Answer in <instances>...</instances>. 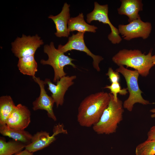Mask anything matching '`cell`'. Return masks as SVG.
I'll list each match as a JSON object with an SVG mask.
<instances>
[{
    "mask_svg": "<svg viewBox=\"0 0 155 155\" xmlns=\"http://www.w3.org/2000/svg\"><path fill=\"white\" fill-rule=\"evenodd\" d=\"M109 93L100 92L85 98L78 108L77 120L81 126L90 127L99 120L110 100Z\"/></svg>",
    "mask_w": 155,
    "mask_h": 155,
    "instance_id": "6da1fadb",
    "label": "cell"
},
{
    "mask_svg": "<svg viewBox=\"0 0 155 155\" xmlns=\"http://www.w3.org/2000/svg\"><path fill=\"white\" fill-rule=\"evenodd\" d=\"M152 49L146 55L138 49L120 50L112 58V61L119 66H126L136 70L140 75L146 77L151 69L155 65L152 55Z\"/></svg>",
    "mask_w": 155,
    "mask_h": 155,
    "instance_id": "7a4b0ae2",
    "label": "cell"
},
{
    "mask_svg": "<svg viewBox=\"0 0 155 155\" xmlns=\"http://www.w3.org/2000/svg\"><path fill=\"white\" fill-rule=\"evenodd\" d=\"M110 100L99 121L92 126L94 132L98 134H110L116 132L118 125L123 119L124 110L123 103L119 98L116 101L109 93Z\"/></svg>",
    "mask_w": 155,
    "mask_h": 155,
    "instance_id": "3957f363",
    "label": "cell"
},
{
    "mask_svg": "<svg viewBox=\"0 0 155 155\" xmlns=\"http://www.w3.org/2000/svg\"><path fill=\"white\" fill-rule=\"evenodd\" d=\"M116 71L121 74L125 79L127 88L129 93L128 98L123 103V108L131 112L134 104L139 103L146 105L150 103L142 97V92L140 89L138 84V78L140 75L136 70H131L121 66L117 68Z\"/></svg>",
    "mask_w": 155,
    "mask_h": 155,
    "instance_id": "277c9868",
    "label": "cell"
},
{
    "mask_svg": "<svg viewBox=\"0 0 155 155\" xmlns=\"http://www.w3.org/2000/svg\"><path fill=\"white\" fill-rule=\"evenodd\" d=\"M44 52L48 55V58L46 60L41 59L40 63L43 65H49L52 67L54 71L53 82H57L61 78L66 75V73L64 70L65 66L70 65L74 68H76L75 65L72 63L75 59L65 55L64 53L56 49L53 42L49 44L44 46Z\"/></svg>",
    "mask_w": 155,
    "mask_h": 155,
    "instance_id": "5b68a950",
    "label": "cell"
},
{
    "mask_svg": "<svg viewBox=\"0 0 155 155\" xmlns=\"http://www.w3.org/2000/svg\"><path fill=\"white\" fill-rule=\"evenodd\" d=\"M43 44V40L37 34L32 36L23 34L11 43V50L14 55L19 58L34 55L38 49Z\"/></svg>",
    "mask_w": 155,
    "mask_h": 155,
    "instance_id": "8992f818",
    "label": "cell"
},
{
    "mask_svg": "<svg viewBox=\"0 0 155 155\" xmlns=\"http://www.w3.org/2000/svg\"><path fill=\"white\" fill-rule=\"evenodd\" d=\"M152 28L150 22H144L141 18L133 20L126 25L119 24L118 26L119 34L127 40L140 37L143 39H146L150 36Z\"/></svg>",
    "mask_w": 155,
    "mask_h": 155,
    "instance_id": "52a82bcc",
    "label": "cell"
},
{
    "mask_svg": "<svg viewBox=\"0 0 155 155\" xmlns=\"http://www.w3.org/2000/svg\"><path fill=\"white\" fill-rule=\"evenodd\" d=\"M108 4L101 5L97 2H95L94 9L86 15L87 22L90 23L93 21H98L104 24L108 25L111 32L108 36V39L113 44H119L122 41V38L119 35L118 29L111 22L108 18Z\"/></svg>",
    "mask_w": 155,
    "mask_h": 155,
    "instance_id": "ba28073f",
    "label": "cell"
},
{
    "mask_svg": "<svg viewBox=\"0 0 155 155\" xmlns=\"http://www.w3.org/2000/svg\"><path fill=\"white\" fill-rule=\"evenodd\" d=\"M84 32H78L73 34L69 37L68 42L64 45L59 44L57 49L60 52L65 53L68 51L75 50L83 51L90 56L93 59V66L98 71H100L99 63L103 59L101 56L92 53L86 46L84 39Z\"/></svg>",
    "mask_w": 155,
    "mask_h": 155,
    "instance_id": "9c48e42d",
    "label": "cell"
},
{
    "mask_svg": "<svg viewBox=\"0 0 155 155\" xmlns=\"http://www.w3.org/2000/svg\"><path fill=\"white\" fill-rule=\"evenodd\" d=\"M61 133L67 134L68 133L64 129L63 125L60 123L54 126L51 136L50 133L46 131L37 132L33 135L31 143L26 146L25 149L32 153L42 150L55 141L56 135Z\"/></svg>",
    "mask_w": 155,
    "mask_h": 155,
    "instance_id": "30bf717a",
    "label": "cell"
},
{
    "mask_svg": "<svg viewBox=\"0 0 155 155\" xmlns=\"http://www.w3.org/2000/svg\"><path fill=\"white\" fill-rule=\"evenodd\" d=\"M76 78L75 75L64 76L57 82L56 85L52 83L49 79L44 80L46 84L48 85V90L52 93L51 96L57 107L63 104L65 94L68 88L74 84L73 80Z\"/></svg>",
    "mask_w": 155,
    "mask_h": 155,
    "instance_id": "8fae6325",
    "label": "cell"
},
{
    "mask_svg": "<svg viewBox=\"0 0 155 155\" xmlns=\"http://www.w3.org/2000/svg\"><path fill=\"white\" fill-rule=\"evenodd\" d=\"M32 78L38 84L40 89L39 96L32 103L33 110L34 111L38 110H45L49 117L54 121H56L57 119L53 110L55 102L52 97L48 95L45 90V82L35 76L32 77Z\"/></svg>",
    "mask_w": 155,
    "mask_h": 155,
    "instance_id": "7c38bea8",
    "label": "cell"
},
{
    "mask_svg": "<svg viewBox=\"0 0 155 155\" xmlns=\"http://www.w3.org/2000/svg\"><path fill=\"white\" fill-rule=\"evenodd\" d=\"M31 115L27 107L19 104L16 105L8 118L6 124L11 128L24 130L30 122Z\"/></svg>",
    "mask_w": 155,
    "mask_h": 155,
    "instance_id": "4fadbf2b",
    "label": "cell"
},
{
    "mask_svg": "<svg viewBox=\"0 0 155 155\" xmlns=\"http://www.w3.org/2000/svg\"><path fill=\"white\" fill-rule=\"evenodd\" d=\"M70 6L69 5L65 3L59 13L55 16L50 15L48 17L53 20L55 24L56 32L55 34L58 37H67L69 34L67 24L70 18Z\"/></svg>",
    "mask_w": 155,
    "mask_h": 155,
    "instance_id": "5bb4252c",
    "label": "cell"
},
{
    "mask_svg": "<svg viewBox=\"0 0 155 155\" xmlns=\"http://www.w3.org/2000/svg\"><path fill=\"white\" fill-rule=\"evenodd\" d=\"M120 1L121 6L117 9L119 14L127 16L129 23L141 18L138 13L143 10V4L142 0H121Z\"/></svg>",
    "mask_w": 155,
    "mask_h": 155,
    "instance_id": "9a60e30c",
    "label": "cell"
},
{
    "mask_svg": "<svg viewBox=\"0 0 155 155\" xmlns=\"http://www.w3.org/2000/svg\"><path fill=\"white\" fill-rule=\"evenodd\" d=\"M0 133L3 136L22 142L26 146L31 143L33 136L27 131L11 128L6 124L0 125Z\"/></svg>",
    "mask_w": 155,
    "mask_h": 155,
    "instance_id": "2e32d148",
    "label": "cell"
},
{
    "mask_svg": "<svg viewBox=\"0 0 155 155\" xmlns=\"http://www.w3.org/2000/svg\"><path fill=\"white\" fill-rule=\"evenodd\" d=\"M68 30L69 32L75 31L79 32L85 33L86 32L95 33L98 28L94 25L88 24L85 21L83 13L79 14L77 16L71 17L68 22Z\"/></svg>",
    "mask_w": 155,
    "mask_h": 155,
    "instance_id": "e0dca14e",
    "label": "cell"
},
{
    "mask_svg": "<svg viewBox=\"0 0 155 155\" xmlns=\"http://www.w3.org/2000/svg\"><path fill=\"white\" fill-rule=\"evenodd\" d=\"M17 67L20 72L24 75L35 76L37 71L38 65L34 55L26 56L19 58Z\"/></svg>",
    "mask_w": 155,
    "mask_h": 155,
    "instance_id": "ac0fdd59",
    "label": "cell"
},
{
    "mask_svg": "<svg viewBox=\"0 0 155 155\" xmlns=\"http://www.w3.org/2000/svg\"><path fill=\"white\" fill-rule=\"evenodd\" d=\"M24 143L14 140L6 142L2 137L0 138V155H13L25 148Z\"/></svg>",
    "mask_w": 155,
    "mask_h": 155,
    "instance_id": "d6986e66",
    "label": "cell"
},
{
    "mask_svg": "<svg viewBox=\"0 0 155 155\" xmlns=\"http://www.w3.org/2000/svg\"><path fill=\"white\" fill-rule=\"evenodd\" d=\"M16 105L10 96H3L0 98V125L6 124L7 120Z\"/></svg>",
    "mask_w": 155,
    "mask_h": 155,
    "instance_id": "ffe728a7",
    "label": "cell"
},
{
    "mask_svg": "<svg viewBox=\"0 0 155 155\" xmlns=\"http://www.w3.org/2000/svg\"><path fill=\"white\" fill-rule=\"evenodd\" d=\"M136 155H155V140H147L139 144L135 150Z\"/></svg>",
    "mask_w": 155,
    "mask_h": 155,
    "instance_id": "44dd1931",
    "label": "cell"
},
{
    "mask_svg": "<svg viewBox=\"0 0 155 155\" xmlns=\"http://www.w3.org/2000/svg\"><path fill=\"white\" fill-rule=\"evenodd\" d=\"M104 88L109 89L111 93L113 96L115 100H117L118 98L117 96V94L122 96L125 95L127 94V88H124L122 89L119 82L112 83L110 85H106L104 87Z\"/></svg>",
    "mask_w": 155,
    "mask_h": 155,
    "instance_id": "7402d4cb",
    "label": "cell"
},
{
    "mask_svg": "<svg viewBox=\"0 0 155 155\" xmlns=\"http://www.w3.org/2000/svg\"><path fill=\"white\" fill-rule=\"evenodd\" d=\"M106 75L108 76L109 79L111 83L119 82L120 77L119 73L117 71H114L111 67H110L108 68Z\"/></svg>",
    "mask_w": 155,
    "mask_h": 155,
    "instance_id": "603a6c76",
    "label": "cell"
},
{
    "mask_svg": "<svg viewBox=\"0 0 155 155\" xmlns=\"http://www.w3.org/2000/svg\"><path fill=\"white\" fill-rule=\"evenodd\" d=\"M148 138L146 140H155V125L152 127L147 133Z\"/></svg>",
    "mask_w": 155,
    "mask_h": 155,
    "instance_id": "cb8c5ba5",
    "label": "cell"
},
{
    "mask_svg": "<svg viewBox=\"0 0 155 155\" xmlns=\"http://www.w3.org/2000/svg\"><path fill=\"white\" fill-rule=\"evenodd\" d=\"M13 155H34L33 153L30 152L25 149Z\"/></svg>",
    "mask_w": 155,
    "mask_h": 155,
    "instance_id": "d4e9b609",
    "label": "cell"
},
{
    "mask_svg": "<svg viewBox=\"0 0 155 155\" xmlns=\"http://www.w3.org/2000/svg\"><path fill=\"white\" fill-rule=\"evenodd\" d=\"M150 111L152 113V114L151 115V117L152 118H155V108L151 109Z\"/></svg>",
    "mask_w": 155,
    "mask_h": 155,
    "instance_id": "484cf974",
    "label": "cell"
},
{
    "mask_svg": "<svg viewBox=\"0 0 155 155\" xmlns=\"http://www.w3.org/2000/svg\"><path fill=\"white\" fill-rule=\"evenodd\" d=\"M154 45L155 46V42ZM152 57H153L154 61L155 63V54L154 55H152Z\"/></svg>",
    "mask_w": 155,
    "mask_h": 155,
    "instance_id": "4316f807",
    "label": "cell"
}]
</instances>
